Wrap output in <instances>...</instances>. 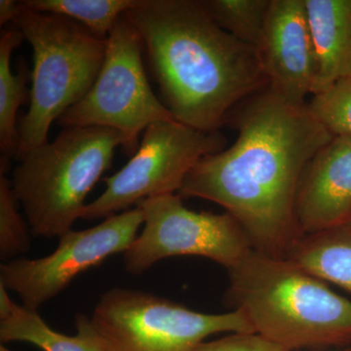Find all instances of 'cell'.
I'll return each mask as SVG.
<instances>
[{"label": "cell", "instance_id": "1", "mask_svg": "<svg viewBox=\"0 0 351 351\" xmlns=\"http://www.w3.org/2000/svg\"><path fill=\"white\" fill-rule=\"evenodd\" d=\"M226 123L239 133L234 144L203 157L179 195L221 205L254 250L285 258L302 237L295 218L302 176L335 137L306 103H290L269 88L235 108Z\"/></svg>", "mask_w": 351, "mask_h": 351}, {"label": "cell", "instance_id": "2", "mask_svg": "<svg viewBox=\"0 0 351 351\" xmlns=\"http://www.w3.org/2000/svg\"><path fill=\"white\" fill-rule=\"evenodd\" d=\"M124 16L161 101L184 125L219 131L235 108L269 87L258 51L221 29L201 0H137Z\"/></svg>", "mask_w": 351, "mask_h": 351}, {"label": "cell", "instance_id": "3", "mask_svg": "<svg viewBox=\"0 0 351 351\" xmlns=\"http://www.w3.org/2000/svg\"><path fill=\"white\" fill-rule=\"evenodd\" d=\"M230 272L228 297L257 334L288 350L351 343V301L285 258L252 250Z\"/></svg>", "mask_w": 351, "mask_h": 351}, {"label": "cell", "instance_id": "4", "mask_svg": "<svg viewBox=\"0 0 351 351\" xmlns=\"http://www.w3.org/2000/svg\"><path fill=\"white\" fill-rule=\"evenodd\" d=\"M123 144L113 129L66 127L22 157L10 182L32 234L52 239L73 230L87 195Z\"/></svg>", "mask_w": 351, "mask_h": 351}, {"label": "cell", "instance_id": "5", "mask_svg": "<svg viewBox=\"0 0 351 351\" xmlns=\"http://www.w3.org/2000/svg\"><path fill=\"white\" fill-rule=\"evenodd\" d=\"M13 24L34 53L29 108L19 124L20 160L46 144L50 127L87 94L101 68L107 40L53 14L21 9Z\"/></svg>", "mask_w": 351, "mask_h": 351}, {"label": "cell", "instance_id": "6", "mask_svg": "<svg viewBox=\"0 0 351 351\" xmlns=\"http://www.w3.org/2000/svg\"><path fill=\"white\" fill-rule=\"evenodd\" d=\"M103 351H193L217 332H256L241 309L208 314L152 293L112 288L89 317Z\"/></svg>", "mask_w": 351, "mask_h": 351}, {"label": "cell", "instance_id": "7", "mask_svg": "<svg viewBox=\"0 0 351 351\" xmlns=\"http://www.w3.org/2000/svg\"><path fill=\"white\" fill-rule=\"evenodd\" d=\"M142 41L125 16L107 38L105 60L87 94L57 123L66 127H105L119 131L122 149L133 156L138 138L157 121L176 120L152 91L143 63Z\"/></svg>", "mask_w": 351, "mask_h": 351}, {"label": "cell", "instance_id": "8", "mask_svg": "<svg viewBox=\"0 0 351 351\" xmlns=\"http://www.w3.org/2000/svg\"><path fill=\"white\" fill-rule=\"evenodd\" d=\"M226 145L219 131L197 130L177 120L154 122L143 133L128 163L103 178L105 191L85 206L82 219H107L149 198L179 193L196 164Z\"/></svg>", "mask_w": 351, "mask_h": 351}, {"label": "cell", "instance_id": "9", "mask_svg": "<svg viewBox=\"0 0 351 351\" xmlns=\"http://www.w3.org/2000/svg\"><path fill=\"white\" fill-rule=\"evenodd\" d=\"M144 230L123 254L129 274H144L164 258L197 256L232 269L253 246L234 217L198 213L182 203L180 195L149 198L138 203Z\"/></svg>", "mask_w": 351, "mask_h": 351}, {"label": "cell", "instance_id": "10", "mask_svg": "<svg viewBox=\"0 0 351 351\" xmlns=\"http://www.w3.org/2000/svg\"><path fill=\"white\" fill-rule=\"evenodd\" d=\"M144 223L140 207L127 210L83 230H71L45 257H21L2 263L0 284L13 291L23 306L38 311L82 274L119 253H125Z\"/></svg>", "mask_w": 351, "mask_h": 351}, {"label": "cell", "instance_id": "11", "mask_svg": "<svg viewBox=\"0 0 351 351\" xmlns=\"http://www.w3.org/2000/svg\"><path fill=\"white\" fill-rule=\"evenodd\" d=\"M258 54L269 89L284 100L306 104L317 61L304 0H271Z\"/></svg>", "mask_w": 351, "mask_h": 351}, {"label": "cell", "instance_id": "12", "mask_svg": "<svg viewBox=\"0 0 351 351\" xmlns=\"http://www.w3.org/2000/svg\"><path fill=\"white\" fill-rule=\"evenodd\" d=\"M295 218L302 235L351 219V137H335L315 154L302 176Z\"/></svg>", "mask_w": 351, "mask_h": 351}, {"label": "cell", "instance_id": "13", "mask_svg": "<svg viewBox=\"0 0 351 351\" xmlns=\"http://www.w3.org/2000/svg\"><path fill=\"white\" fill-rule=\"evenodd\" d=\"M315 49L313 95L351 75V0H304Z\"/></svg>", "mask_w": 351, "mask_h": 351}, {"label": "cell", "instance_id": "14", "mask_svg": "<svg viewBox=\"0 0 351 351\" xmlns=\"http://www.w3.org/2000/svg\"><path fill=\"white\" fill-rule=\"evenodd\" d=\"M285 258L351 292V219L297 240Z\"/></svg>", "mask_w": 351, "mask_h": 351}, {"label": "cell", "instance_id": "15", "mask_svg": "<svg viewBox=\"0 0 351 351\" xmlns=\"http://www.w3.org/2000/svg\"><path fill=\"white\" fill-rule=\"evenodd\" d=\"M24 36L19 29H6L0 38V151L1 174L5 173L10 159L16 158L19 147V126L17 112L31 99L27 88L32 73L21 62L17 73L11 71L13 51L19 47Z\"/></svg>", "mask_w": 351, "mask_h": 351}, {"label": "cell", "instance_id": "16", "mask_svg": "<svg viewBox=\"0 0 351 351\" xmlns=\"http://www.w3.org/2000/svg\"><path fill=\"white\" fill-rule=\"evenodd\" d=\"M75 327V336L62 334L53 330L38 311L16 304L13 313L0 320V341L2 343L25 341L43 351H103L88 316H76Z\"/></svg>", "mask_w": 351, "mask_h": 351}, {"label": "cell", "instance_id": "17", "mask_svg": "<svg viewBox=\"0 0 351 351\" xmlns=\"http://www.w3.org/2000/svg\"><path fill=\"white\" fill-rule=\"evenodd\" d=\"M22 3L38 12L75 21L97 38L107 40L114 25L137 0H24Z\"/></svg>", "mask_w": 351, "mask_h": 351}, {"label": "cell", "instance_id": "18", "mask_svg": "<svg viewBox=\"0 0 351 351\" xmlns=\"http://www.w3.org/2000/svg\"><path fill=\"white\" fill-rule=\"evenodd\" d=\"M201 3L221 29L258 49L271 0H201Z\"/></svg>", "mask_w": 351, "mask_h": 351}, {"label": "cell", "instance_id": "19", "mask_svg": "<svg viewBox=\"0 0 351 351\" xmlns=\"http://www.w3.org/2000/svg\"><path fill=\"white\" fill-rule=\"evenodd\" d=\"M10 180L0 176V258H21L31 247V228L18 210Z\"/></svg>", "mask_w": 351, "mask_h": 351}, {"label": "cell", "instance_id": "20", "mask_svg": "<svg viewBox=\"0 0 351 351\" xmlns=\"http://www.w3.org/2000/svg\"><path fill=\"white\" fill-rule=\"evenodd\" d=\"M307 105L334 137H351V75L314 94Z\"/></svg>", "mask_w": 351, "mask_h": 351}, {"label": "cell", "instance_id": "21", "mask_svg": "<svg viewBox=\"0 0 351 351\" xmlns=\"http://www.w3.org/2000/svg\"><path fill=\"white\" fill-rule=\"evenodd\" d=\"M193 351H290L257 332H233L213 341H203Z\"/></svg>", "mask_w": 351, "mask_h": 351}, {"label": "cell", "instance_id": "22", "mask_svg": "<svg viewBox=\"0 0 351 351\" xmlns=\"http://www.w3.org/2000/svg\"><path fill=\"white\" fill-rule=\"evenodd\" d=\"M20 9L21 1L1 0L0 1V25H6L9 22L13 23Z\"/></svg>", "mask_w": 351, "mask_h": 351}, {"label": "cell", "instance_id": "23", "mask_svg": "<svg viewBox=\"0 0 351 351\" xmlns=\"http://www.w3.org/2000/svg\"><path fill=\"white\" fill-rule=\"evenodd\" d=\"M16 304L9 297L8 290L0 284V320L8 318L13 313Z\"/></svg>", "mask_w": 351, "mask_h": 351}, {"label": "cell", "instance_id": "24", "mask_svg": "<svg viewBox=\"0 0 351 351\" xmlns=\"http://www.w3.org/2000/svg\"><path fill=\"white\" fill-rule=\"evenodd\" d=\"M0 351H11L10 350H8V348H5L3 345H1L0 346Z\"/></svg>", "mask_w": 351, "mask_h": 351}, {"label": "cell", "instance_id": "25", "mask_svg": "<svg viewBox=\"0 0 351 351\" xmlns=\"http://www.w3.org/2000/svg\"><path fill=\"white\" fill-rule=\"evenodd\" d=\"M345 351H351V350H345Z\"/></svg>", "mask_w": 351, "mask_h": 351}]
</instances>
